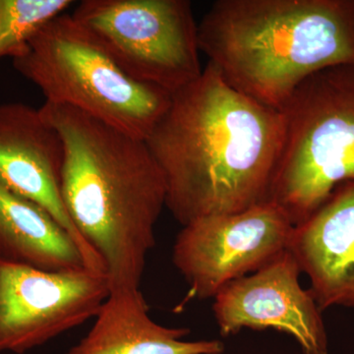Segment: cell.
Instances as JSON below:
<instances>
[{"label": "cell", "instance_id": "6da1fadb", "mask_svg": "<svg viewBox=\"0 0 354 354\" xmlns=\"http://www.w3.org/2000/svg\"><path fill=\"white\" fill-rule=\"evenodd\" d=\"M285 140L283 113L235 90L214 65L171 95L145 139L183 227L270 201Z\"/></svg>", "mask_w": 354, "mask_h": 354}, {"label": "cell", "instance_id": "5bb4252c", "mask_svg": "<svg viewBox=\"0 0 354 354\" xmlns=\"http://www.w3.org/2000/svg\"><path fill=\"white\" fill-rule=\"evenodd\" d=\"M73 3L71 0H0V59L20 57L32 37Z\"/></svg>", "mask_w": 354, "mask_h": 354}, {"label": "cell", "instance_id": "ba28073f", "mask_svg": "<svg viewBox=\"0 0 354 354\" xmlns=\"http://www.w3.org/2000/svg\"><path fill=\"white\" fill-rule=\"evenodd\" d=\"M109 295L106 272L46 271L0 257V353H25L75 329Z\"/></svg>", "mask_w": 354, "mask_h": 354}, {"label": "cell", "instance_id": "8992f818", "mask_svg": "<svg viewBox=\"0 0 354 354\" xmlns=\"http://www.w3.org/2000/svg\"><path fill=\"white\" fill-rule=\"evenodd\" d=\"M71 15L138 82L172 95L204 69L188 0H84Z\"/></svg>", "mask_w": 354, "mask_h": 354}, {"label": "cell", "instance_id": "30bf717a", "mask_svg": "<svg viewBox=\"0 0 354 354\" xmlns=\"http://www.w3.org/2000/svg\"><path fill=\"white\" fill-rule=\"evenodd\" d=\"M64 144L39 109L0 104V184L39 205L68 232L88 269L106 272L99 254L81 236L62 196Z\"/></svg>", "mask_w": 354, "mask_h": 354}, {"label": "cell", "instance_id": "8fae6325", "mask_svg": "<svg viewBox=\"0 0 354 354\" xmlns=\"http://www.w3.org/2000/svg\"><path fill=\"white\" fill-rule=\"evenodd\" d=\"M288 250L308 277L321 310L354 309V181L339 184L315 213L295 225Z\"/></svg>", "mask_w": 354, "mask_h": 354}, {"label": "cell", "instance_id": "277c9868", "mask_svg": "<svg viewBox=\"0 0 354 354\" xmlns=\"http://www.w3.org/2000/svg\"><path fill=\"white\" fill-rule=\"evenodd\" d=\"M12 62L46 102L78 109L139 139L148 137L171 104L169 93L128 76L71 14L44 26Z\"/></svg>", "mask_w": 354, "mask_h": 354}, {"label": "cell", "instance_id": "9c48e42d", "mask_svg": "<svg viewBox=\"0 0 354 354\" xmlns=\"http://www.w3.org/2000/svg\"><path fill=\"white\" fill-rule=\"evenodd\" d=\"M290 250L250 276L228 283L214 297L213 311L223 337L242 329L276 330L292 337L304 354H328L322 310Z\"/></svg>", "mask_w": 354, "mask_h": 354}, {"label": "cell", "instance_id": "5b68a950", "mask_svg": "<svg viewBox=\"0 0 354 354\" xmlns=\"http://www.w3.org/2000/svg\"><path fill=\"white\" fill-rule=\"evenodd\" d=\"M281 113L285 140L270 201L295 227L339 184L354 181V62L308 77Z\"/></svg>", "mask_w": 354, "mask_h": 354}, {"label": "cell", "instance_id": "4fadbf2b", "mask_svg": "<svg viewBox=\"0 0 354 354\" xmlns=\"http://www.w3.org/2000/svg\"><path fill=\"white\" fill-rule=\"evenodd\" d=\"M0 257L46 271L88 268L75 241L46 209L1 184Z\"/></svg>", "mask_w": 354, "mask_h": 354}, {"label": "cell", "instance_id": "7a4b0ae2", "mask_svg": "<svg viewBox=\"0 0 354 354\" xmlns=\"http://www.w3.org/2000/svg\"><path fill=\"white\" fill-rule=\"evenodd\" d=\"M39 111L64 141L65 207L102 258L111 293L139 290L167 202L164 176L145 140L70 106L46 102Z\"/></svg>", "mask_w": 354, "mask_h": 354}, {"label": "cell", "instance_id": "7c38bea8", "mask_svg": "<svg viewBox=\"0 0 354 354\" xmlns=\"http://www.w3.org/2000/svg\"><path fill=\"white\" fill-rule=\"evenodd\" d=\"M141 290L111 293L92 329L66 354H221L223 342L183 341L186 328L158 325Z\"/></svg>", "mask_w": 354, "mask_h": 354}, {"label": "cell", "instance_id": "52a82bcc", "mask_svg": "<svg viewBox=\"0 0 354 354\" xmlns=\"http://www.w3.org/2000/svg\"><path fill=\"white\" fill-rule=\"evenodd\" d=\"M293 230L290 216L271 201L184 225L172 261L189 286L187 300L214 298L228 283L269 264L288 250Z\"/></svg>", "mask_w": 354, "mask_h": 354}, {"label": "cell", "instance_id": "3957f363", "mask_svg": "<svg viewBox=\"0 0 354 354\" xmlns=\"http://www.w3.org/2000/svg\"><path fill=\"white\" fill-rule=\"evenodd\" d=\"M198 41L228 85L281 111L308 77L354 62V0H218Z\"/></svg>", "mask_w": 354, "mask_h": 354}]
</instances>
